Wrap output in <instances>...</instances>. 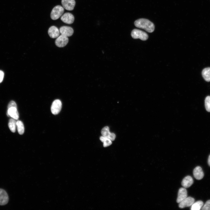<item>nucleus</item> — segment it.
Returning <instances> with one entry per match:
<instances>
[{
	"label": "nucleus",
	"mask_w": 210,
	"mask_h": 210,
	"mask_svg": "<svg viewBox=\"0 0 210 210\" xmlns=\"http://www.w3.org/2000/svg\"><path fill=\"white\" fill-rule=\"evenodd\" d=\"M134 24L136 27L143 29L149 33H152L154 30L155 26L153 23L147 19H139L134 22Z\"/></svg>",
	"instance_id": "nucleus-1"
},
{
	"label": "nucleus",
	"mask_w": 210,
	"mask_h": 210,
	"mask_svg": "<svg viewBox=\"0 0 210 210\" xmlns=\"http://www.w3.org/2000/svg\"><path fill=\"white\" fill-rule=\"evenodd\" d=\"M64 11V8L61 6L57 5L55 6L51 12V18L54 20L57 19L62 15Z\"/></svg>",
	"instance_id": "nucleus-2"
},
{
	"label": "nucleus",
	"mask_w": 210,
	"mask_h": 210,
	"mask_svg": "<svg viewBox=\"0 0 210 210\" xmlns=\"http://www.w3.org/2000/svg\"><path fill=\"white\" fill-rule=\"evenodd\" d=\"M131 36L134 39L139 38L143 41H146L148 38V36L146 32L137 29H134L132 30Z\"/></svg>",
	"instance_id": "nucleus-3"
},
{
	"label": "nucleus",
	"mask_w": 210,
	"mask_h": 210,
	"mask_svg": "<svg viewBox=\"0 0 210 210\" xmlns=\"http://www.w3.org/2000/svg\"><path fill=\"white\" fill-rule=\"evenodd\" d=\"M62 107V103L61 101L59 99H56L52 102L51 110L52 113L54 115L58 114L61 110Z\"/></svg>",
	"instance_id": "nucleus-4"
},
{
	"label": "nucleus",
	"mask_w": 210,
	"mask_h": 210,
	"mask_svg": "<svg viewBox=\"0 0 210 210\" xmlns=\"http://www.w3.org/2000/svg\"><path fill=\"white\" fill-rule=\"evenodd\" d=\"M68 41V37L61 35L57 37L55 40V44L57 47H63L66 45Z\"/></svg>",
	"instance_id": "nucleus-5"
},
{
	"label": "nucleus",
	"mask_w": 210,
	"mask_h": 210,
	"mask_svg": "<svg viewBox=\"0 0 210 210\" xmlns=\"http://www.w3.org/2000/svg\"><path fill=\"white\" fill-rule=\"evenodd\" d=\"M194 202V198L190 197H186L179 203L178 206L180 208L189 207L191 206Z\"/></svg>",
	"instance_id": "nucleus-6"
},
{
	"label": "nucleus",
	"mask_w": 210,
	"mask_h": 210,
	"mask_svg": "<svg viewBox=\"0 0 210 210\" xmlns=\"http://www.w3.org/2000/svg\"><path fill=\"white\" fill-rule=\"evenodd\" d=\"M101 133L102 136L109 139L111 141H114L115 139L116 135L114 133L110 132L109 127L107 126L102 129Z\"/></svg>",
	"instance_id": "nucleus-7"
},
{
	"label": "nucleus",
	"mask_w": 210,
	"mask_h": 210,
	"mask_svg": "<svg viewBox=\"0 0 210 210\" xmlns=\"http://www.w3.org/2000/svg\"><path fill=\"white\" fill-rule=\"evenodd\" d=\"M74 0H62L61 4L64 8L68 10H73L75 5Z\"/></svg>",
	"instance_id": "nucleus-8"
},
{
	"label": "nucleus",
	"mask_w": 210,
	"mask_h": 210,
	"mask_svg": "<svg viewBox=\"0 0 210 210\" xmlns=\"http://www.w3.org/2000/svg\"><path fill=\"white\" fill-rule=\"evenodd\" d=\"M61 20L64 23L70 24L73 23L74 18V15L69 13H66L61 17Z\"/></svg>",
	"instance_id": "nucleus-9"
},
{
	"label": "nucleus",
	"mask_w": 210,
	"mask_h": 210,
	"mask_svg": "<svg viewBox=\"0 0 210 210\" xmlns=\"http://www.w3.org/2000/svg\"><path fill=\"white\" fill-rule=\"evenodd\" d=\"M59 31L61 35L67 37L71 36L74 33L73 28L69 26H62L60 27Z\"/></svg>",
	"instance_id": "nucleus-10"
},
{
	"label": "nucleus",
	"mask_w": 210,
	"mask_h": 210,
	"mask_svg": "<svg viewBox=\"0 0 210 210\" xmlns=\"http://www.w3.org/2000/svg\"><path fill=\"white\" fill-rule=\"evenodd\" d=\"M7 115L16 120H18L19 118V115L17 107H13L8 108Z\"/></svg>",
	"instance_id": "nucleus-11"
},
{
	"label": "nucleus",
	"mask_w": 210,
	"mask_h": 210,
	"mask_svg": "<svg viewBox=\"0 0 210 210\" xmlns=\"http://www.w3.org/2000/svg\"><path fill=\"white\" fill-rule=\"evenodd\" d=\"M187 191L184 188H180L178 191V197L176 200V202L179 203L182 201L187 197Z\"/></svg>",
	"instance_id": "nucleus-12"
},
{
	"label": "nucleus",
	"mask_w": 210,
	"mask_h": 210,
	"mask_svg": "<svg viewBox=\"0 0 210 210\" xmlns=\"http://www.w3.org/2000/svg\"><path fill=\"white\" fill-rule=\"evenodd\" d=\"M8 200V195L6 192L3 189H0V205L6 204Z\"/></svg>",
	"instance_id": "nucleus-13"
},
{
	"label": "nucleus",
	"mask_w": 210,
	"mask_h": 210,
	"mask_svg": "<svg viewBox=\"0 0 210 210\" xmlns=\"http://www.w3.org/2000/svg\"><path fill=\"white\" fill-rule=\"evenodd\" d=\"M48 34L52 38H55L58 37L60 35V31L56 27L53 26L50 27L48 31Z\"/></svg>",
	"instance_id": "nucleus-14"
},
{
	"label": "nucleus",
	"mask_w": 210,
	"mask_h": 210,
	"mask_svg": "<svg viewBox=\"0 0 210 210\" xmlns=\"http://www.w3.org/2000/svg\"><path fill=\"white\" fill-rule=\"evenodd\" d=\"M193 174L195 178L198 180L202 179L204 176V173L202 169L200 166H197L194 169Z\"/></svg>",
	"instance_id": "nucleus-15"
},
{
	"label": "nucleus",
	"mask_w": 210,
	"mask_h": 210,
	"mask_svg": "<svg viewBox=\"0 0 210 210\" xmlns=\"http://www.w3.org/2000/svg\"><path fill=\"white\" fill-rule=\"evenodd\" d=\"M193 183V180L192 178L190 176H188L183 179L181 185L184 188H187L190 187Z\"/></svg>",
	"instance_id": "nucleus-16"
},
{
	"label": "nucleus",
	"mask_w": 210,
	"mask_h": 210,
	"mask_svg": "<svg viewBox=\"0 0 210 210\" xmlns=\"http://www.w3.org/2000/svg\"><path fill=\"white\" fill-rule=\"evenodd\" d=\"M202 74L204 78L206 81H210V67L204 69L202 72Z\"/></svg>",
	"instance_id": "nucleus-17"
},
{
	"label": "nucleus",
	"mask_w": 210,
	"mask_h": 210,
	"mask_svg": "<svg viewBox=\"0 0 210 210\" xmlns=\"http://www.w3.org/2000/svg\"><path fill=\"white\" fill-rule=\"evenodd\" d=\"M203 205V202L202 201H198L194 202L191 206V210H200Z\"/></svg>",
	"instance_id": "nucleus-18"
},
{
	"label": "nucleus",
	"mask_w": 210,
	"mask_h": 210,
	"mask_svg": "<svg viewBox=\"0 0 210 210\" xmlns=\"http://www.w3.org/2000/svg\"><path fill=\"white\" fill-rule=\"evenodd\" d=\"M15 120L12 118L9 121L8 126L10 131L13 132H15L16 130L17 121Z\"/></svg>",
	"instance_id": "nucleus-19"
},
{
	"label": "nucleus",
	"mask_w": 210,
	"mask_h": 210,
	"mask_svg": "<svg viewBox=\"0 0 210 210\" xmlns=\"http://www.w3.org/2000/svg\"><path fill=\"white\" fill-rule=\"evenodd\" d=\"M18 131L20 134H22L24 132V128L22 122L20 120H18L16 122Z\"/></svg>",
	"instance_id": "nucleus-20"
},
{
	"label": "nucleus",
	"mask_w": 210,
	"mask_h": 210,
	"mask_svg": "<svg viewBox=\"0 0 210 210\" xmlns=\"http://www.w3.org/2000/svg\"><path fill=\"white\" fill-rule=\"evenodd\" d=\"M101 141L103 143V146L106 147L111 145L112 143V141L110 139L103 136L100 137Z\"/></svg>",
	"instance_id": "nucleus-21"
},
{
	"label": "nucleus",
	"mask_w": 210,
	"mask_h": 210,
	"mask_svg": "<svg viewBox=\"0 0 210 210\" xmlns=\"http://www.w3.org/2000/svg\"><path fill=\"white\" fill-rule=\"evenodd\" d=\"M205 106L206 110L210 112V96H207L205 98Z\"/></svg>",
	"instance_id": "nucleus-22"
},
{
	"label": "nucleus",
	"mask_w": 210,
	"mask_h": 210,
	"mask_svg": "<svg viewBox=\"0 0 210 210\" xmlns=\"http://www.w3.org/2000/svg\"><path fill=\"white\" fill-rule=\"evenodd\" d=\"M202 210H210V200L207 201L202 208Z\"/></svg>",
	"instance_id": "nucleus-23"
},
{
	"label": "nucleus",
	"mask_w": 210,
	"mask_h": 210,
	"mask_svg": "<svg viewBox=\"0 0 210 210\" xmlns=\"http://www.w3.org/2000/svg\"><path fill=\"white\" fill-rule=\"evenodd\" d=\"M13 107H17V105L15 102L13 101H10L8 104V109Z\"/></svg>",
	"instance_id": "nucleus-24"
},
{
	"label": "nucleus",
	"mask_w": 210,
	"mask_h": 210,
	"mask_svg": "<svg viewBox=\"0 0 210 210\" xmlns=\"http://www.w3.org/2000/svg\"><path fill=\"white\" fill-rule=\"evenodd\" d=\"M4 72L0 70V83L2 82L4 77Z\"/></svg>",
	"instance_id": "nucleus-25"
},
{
	"label": "nucleus",
	"mask_w": 210,
	"mask_h": 210,
	"mask_svg": "<svg viewBox=\"0 0 210 210\" xmlns=\"http://www.w3.org/2000/svg\"><path fill=\"white\" fill-rule=\"evenodd\" d=\"M208 164L210 166V155H209L208 159Z\"/></svg>",
	"instance_id": "nucleus-26"
}]
</instances>
